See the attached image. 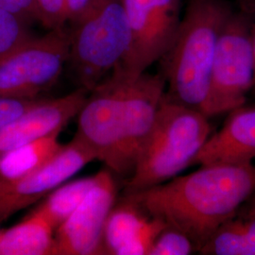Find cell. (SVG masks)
Wrapping results in <instances>:
<instances>
[{
	"label": "cell",
	"instance_id": "cell-1",
	"mask_svg": "<svg viewBox=\"0 0 255 255\" xmlns=\"http://www.w3.org/2000/svg\"><path fill=\"white\" fill-rule=\"evenodd\" d=\"M255 193L254 163H218L125 197L149 217L182 231L199 252Z\"/></svg>",
	"mask_w": 255,
	"mask_h": 255
},
{
	"label": "cell",
	"instance_id": "cell-2",
	"mask_svg": "<svg viewBox=\"0 0 255 255\" xmlns=\"http://www.w3.org/2000/svg\"><path fill=\"white\" fill-rule=\"evenodd\" d=\"M232 14L223 0H189L173 42L160 60L166 99L204 112L219 37Z\"/></svg>",
	"mask_w": 255,
	"mask_h": 255
},
{
	"label": "cell",
	"instance_id": "cell-3",
	"mask_svg": "<svg viewBox=\"0 0 255 255\" xmlns=\"http://www.w3.org/2000/svg\"><path fill=\"white\" fill-rule=\"evenodd\" d=\"M211 133L207 116L164 96L154 125L126 182V194L164 183L193 165Z\"/></svg>",
	"mask_w": 255,
	"mask_h": 255
},
{
	"label": "cell",
	"instance_id": "cell-4",
	"mask_svg": "<svg viewBox=\"0 0 255 255\" xmlns=\"http://www.w3.org/2000/svg\"><path fill=\"white\" fill-rule=\"evenodd\" d=\"M69 64L79 88L91 92L126 58L130 31L121 0H103L67 25Z\"/></svg>",
	"mask_w": 255,
	"mask_h": 255
},
{
	"label": "cell",
	"instance_id": "cell-5",
	"mask_svg": "<svg viewBox=\"0 0 255 255\" xmlns=\"http://www.w3.org/2000/svg\"><path fill=\"white\" fill-rule=\"evenodd\" d=\"M69 46L66 25L31 37L1 59L0 98H40L60 79L68 61Z\"/></svg>",
	"mask_w": 255,
	"mask_h": 255
},
{
	"label": "cell",
	"instance_id": "cell-6",
	"mask_svg": "<svg viewBox=\"0 0 255 255\" xmlns=\"http://www.w3.org/2000/svg\"><path fill=\"white\" fill-rule=\"evenodd\" d=\"M255 83L251 29L244 16L232 14L219 37L203 114L211 118L244 106Z\"/></svg>",
	"mask_w": 255,
	"mask_h": 255
},
{
	"label": "cell",
	"instance_id": "cell-7",
	"mask_svg": "<svg viewBox=\"0 0 255 255\" xmlns=\"http://www.w3.org/2000/svg\"><path fill=\"white\" fill-rule=\"evenodd\" d=\"M182 1L121 0L131 40L126 58L115 71L133 78L161 60L180 26Z\"/></svg>",
	"mask_w": 255,
	"mask_h": 255
},
{
	"label": "cell",
	"instance_id": "cell-8",
	"mask_svg": "<svg viewBox=\"0 0 255 255\" xmlns=\"http://www.w3.org/2000/svg\"><path fill=\"white\" fill-rule=\"evenodd\" d=\"M126 77L114 71L88 93L79 111L75 136L88 146L96 160L119 174V153L124 125Z\"/></svg>",
	"mask_w": 255,
	"mask_h": 255
},
{
	"label": "cell",
	"instance_id": "cell-9",
	"mask_svg": "<svg viewBox=\"0 0 255 255\" xmlns=\"http://www.w3.org/2000/svg\"><path fill=\"white\" fill-rule=\"evenodd\" d=\"M95 176V182L82 203L55 231L52 255H101L104 226L117 203L118 186L108 168Z\"/></svg>",
	"mask_w": 255,
	"mask_h": 255
},
{
	"label": "cell",
	"instance_id": "cell-10",
	"mask_svg": "<svg viewBox=\"0 0 255 255\" xmlns=\"http://www.w3.org/2000/svg\"><path fill=\"white\" fill-rule=\"evenodd\" d=\"M94 161V152L74 136L36 171L14 181L0 180V222L40 201Z\"/></svg>",
	"mask_w": 255,
	"mask_h": 255
},
{
	"label": "cell",
	"instance_id": "cell-11",
	"mask_svg": "<svg viewBox=\"0 0 255 255\" xmlns=\"http://www.w3.org/2000/svg\"><path fill=\"white\" fill-rule=\"evenodd\" d=\"M88 92L82 88L57 99H43L24 115L0 128V159L38 138L62 131L77 117Z\"/></svg>",
	"mask_w": 255,
	"mask_h": 255
},
{
	"label": "cell",
	"instance_id": "cell-12",
	"mask_svg": "<svg viewBox=\"0 0 255 255\" xmlns=\"http://www.w3.org/2000/svg\"><path fill=\"white\" fill-rule=\"evenodd\" d=\"M165 225L125 197L110 212L103 231L101 255H148L155 237Z\"/></svg>",
	"mask_w": 255,
	"mask_h": 255
},
{
	"label": "cell",
	"instance_id": "cell-13",
	"mask_svg": "<svg viewBox=\"0 0 255 255\" xmlns=\"http://www.w3.org/2000/svg\"><path fill=\"white\" fill-rule=\"evenodd\" d=\"M255 159V107L232 111L218 132L211 134L193 164H245Z\"/></svg>",
	"mask_w": 255,
	"mask_h": 255
},
{
	"label": "cell",
	"instance_id": "cell-14",
	"mask_svg": "<svg viewBox=\"0 0 255 255\" xmlns=\"http://www.w3.org/2000/svg\"><path fill=\"white\" fill-rule=\"evenodd\" d=\"M202 255H255V203L248 201L201 247Z\"/></svg>",
	"mask_w": 255,
	"mask_h": 255
},
{
	"label": "cell",
	"instance_id": "cell-15",
	"mask_svg": "<svg viewBox=\"0 0 255 255\" xmlns=\"http://www.w3.org/2000/svg\"><path fill=\"white\" fill-rule=\"evenodd\" d=\"M55 229L33 210L18 224L0 232V255H52Z\"/></svg>",
	"mask_w": 255,
	"mask_h": 255
},
{
	"label": "cell",
	"instance_id": "cell-16",
	"mask_svg": "<svg viewBox=\"0 0 255 255\" xmlns=\"http://www.w3.org/2000/svg\"><path fill=\"white\" fill-rule=\"evenodd\" d=\"M60 133L55 131L38 138L4 155L0 159V180L14 181L45 165L62 146Z\"/></svg>",
	"mask_w": 255,
	"mask_h": 255
},
{
	"label": "cell",
	"instance_id": "cell-17",
	"mask_svg": "<svg viewBox=\"0 0 255 255\" xmlns=\"http://www.w3.org/2000/svg\"><path fill=\"white\" fill-rule=\"evenodd\" d=\"M96 180L92 175L64 182L46 196L35 211L40 213L55 229L59 228L82 203Z\"/></svg>",
	"mask_w": 255,
	"mask_h": 255
},
{
	"label": "cell",
	"instance_id": "cell-18",
	"mask_svg": "<svg viewBox=\"0 0 255 255\" xmlns=\"http://www.w3.org/2000/svg\"><path fill=\"white\" fill-rule=\"evenodd\" d=\"M32 35L30 24L0 7V60L22 46Z\"/></svg>",
	"mask_w": 255,
	"mask_h": 255
},
{
	"label": "cell",
	"instance_id": "cell-19",
	"mask_svg": "<svg viewBox=\"0 0 255 255\" xmlns=\"http://www.w3.org/2000/svg\"><path fill=\"white\" fill-rule=\"evenodd\" d=\"M196 252L191 239L182 231L165 225L155 237L148 255H189Z\"/></svg>",
	"mask_w": 255,
	"mask_h": 255
},
{
	"label": "cell",
	"instance_id": "cell-20",
	"mask_svg": "<svg viewBox=\"0 0 255 255\" xmlns=\"http://www.w3.org/2000/svg\"><path fill=\"white\" fill-rule=\"evenodd\" d=\"M39 23L47 30L67 25V0H34Z\"/></svg>",
	"mask_w": 255,
	"mask_h": 255
},
{
	"label": "cell",
	"instance_id": "cell-21",
	"mask_svg": "<svg viewBox=\"0 0 255 255\" xmlns=\"http://www.w3.org/2000/svg\"><path fill=\"white\" fill-rule=\"evenodd\" d=\"M43 99L42 97L34 99L0 98V128L24 115Z\"/></svg>",
	"mask_w": 255,
	"mask_h": 255
},
{
	"label": "cell",
	"instance_id": "cell-22",
	"mask_svg": "<svg viewBox=\"0 0 255 255\" xmlns=\"http://www.w3.org/2000/svg\"><path fill=\"white\" fill-rule=\"evenodd\" d=\"M0 7L24 19L30 25L39 23L34 0H0Z\"/></svg>",
	"mask_w": 255,
	"mask_h": 255
},
{
	"label": "cell",
	"instance_id": "cell-23",
	"mask_svg": "<svg viewBox=\"0 0 255 255\" xmlns=\"http://www.w3.org/2000/svg\"><path fill=\"white\" fill-rule=\"evenodd\" d=\"M103 0H67V25L81 18Z\"/></svg>",
	"mask_w": 255,
	"mask_h": 255
},
{
	"label": "cell",
	"instance_id": "cell-24",
	"mask_svg": "<svg viewBox=\"0 0 255 255\" xmlns=\"http://www.w3.org/2000/svg\"><path fill=\"white\" fill-rule=\"evenodd\" d=\"M239 5H241L247 11L255 10V0H235Z\"/></svg>",
	"mask_w": 255,
	"mask_h": 255
},
{
	"label": "cell",
	"instance_id": "cell-25",
	"mask_svg": "<svg viewBox=\"0 0 255 255\" xmlns=\"http://www.w3.org/2000/svg\"><path fill=\"white\" fill-rule=\"evenodd\" d=\"M251 44H252V50H253V56H254V62H255V27H254L253 29H251Z\"/></svg>",
	"mask_w": 255,
	"mask_h": 255
},
{
	"label": "cell",
	"instance_id": "cell-26",
	"mask_svg": "<svg viewBox=\"0 0 255 255\" xmlns=\"http://www.w3.org/2000/svg\"><path fill=\"white\" fill-rule=\"evenodd\" d=\"M250 201H252V202H254V203H255V193L253 195V197L249 200Z\"/></svg>",
	"mask_w": 255,
	"mask_h": 255
}]
</instances>
